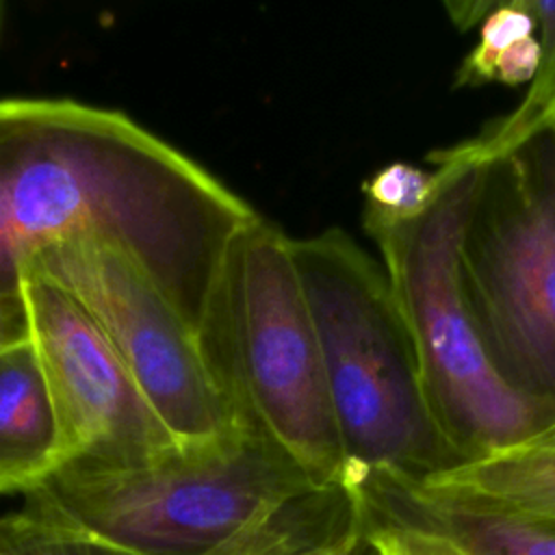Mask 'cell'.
I'll use <instances>...</instances> for the list:
<instances>
[{"mask_svg": "<svg viewBox=\"0 0 555 555\" xmlns=\"http://www.w3.org/2000/svg\"><path fill=\"white\" fill-rule=\"evenodd\" d=\"M258 212L119 111L0 98V297L28 258L91 238L128 258L199 336L236 234Z\"/></svg>", "mask_w": 555, "mask_h": 555, "instance_id": "6da1fadb", "label": "cell"}, {"mask_svg": "<svg viewBox=\"0 0 555 555\" xmlns=\"http://www.w3.org/2000/svg\"><path fill=\"white\" fill-rule=\"evenodd\" d=\"M317 483L251 418L206 447L132 464L72 462L26 503L124 555H241Z\"/></svg>", "mask_w": 555, "mask_h": 555, "instance_id": "7a4b0ae2", "label": "cell"}, {"mask_svg": "<svg viewBox=\"0 0 555 555\" xmlns=\"http://www.w3.org/2000/svg\"><path fill=\"white\" fill-rule=\"evenodd\" d=\"M431 206L412 219L362 210L397 310L405 323L429 410L464 462L527 444L551 423L555 403L514 390L492 366L473 325L460 275V238L481 167L444 147Z\"/></svg>", "mask_w": 555, "mask_h": 555, "instance_id": "3957f363", "label": "cell"}, {"mask_svg": "<svg viewBox=\"0 0 555 555\" xmlns=\"http://www.w3.org/2000/svg\"><path fill=\"white\" fill-rule=\"evenodd\" d=\"M347 460L423 481L462 464L440 431L388 278L345 230L291 238ZM343 483V486H345Z\"/></svg>", "mask_w": 555, "mask_h": 555, "instance_id": "277c9868", "label": "cell"}, {"mask_svg": "<svg viewBox=\"0 0 555 555\" xmlns=\"http://www.w3.org/2000/svg\"><path fill=\"white\" fill-rule=\"evenodd\" d=\"M199 343L241 418H251L312 483H345L347 460L291 236L260 215L230 245Z\"/></svg>", "mask_w": 555, "mask_h": 555, "instance_id": "5b68a950", "label": "cell"}, {"mask_svg": "<svg viewBox=\"0 0 555 555\" xmlns=\"http://www.w3.org/2000/svg\"><path fill=\"white\" fill-rule=\"evenodd\" d=\"M464 299L496 373L555 403V132L481 167L460 238Z\"/></svg>", "mask_w": 555, "mask_h": 555, "instance_id": "8992f818", "label": "cell"}, {"mask_svg": "<svg viewBox=\"0 0 555 555\" xmlns=\"http://www.w3.org/2000/svg\"><path fill=\"white\" fill-rule=\"evenodd\" d=\"M24 271L52 282L98 323L178 447H206L243 423L173 304L119 251L72 238L35 251Z\"/></svg>", "mask_w": 555, "mask_h": 555, "instance_id": "52a82bcc", "label": "cell"}, {"mask_svg": "<svg viewBox=\"0 0 555 555\" xmlns=\"http://www.w3.org/2000/svg\"><path fill=\"white\" fill-rule=\"evenodd\" d=\"M20 299L67 464H132L178 447L76 299L33 271L22 273Z\"/></svg>", "mask_w": 555, "mask_h": 555, "instance_id": "ba28073f", "label": "cell"}, {"mask_svg": "<svg viewBox=\"0 0 555 555\" xmlns=\"http://www.w3.org/2000/svg\"><path fill=\"white\" fill-rule=\"evenodd\" d=\"M69 462L30 340L0 349V496L30 494Z\"/></svg>", "mask_w": 555, "mask_h": 555, "instance_id": "9c48e42d", "label": "cell"}, {"mask_svg": "<svg viewBox=\"0 0 555 555\" xmlns=\"http://www.w3.org/2000/svg\"><path fill=\"white\" fill-rule=\"evenodd\" d=\"M414 486L425 496L460 509L555 529V447H512Z\"/></svg>", "mask_w": 555, "mask_h": 555, "instance_id": "30bf717a", "label": "cell"}, {"mask_svg": "<svg viewBox=\"0 0 555 555\" xmlns=\"http://www.w3.org/2000/svg\"><path fill=\"white\" fill-rule=\"evenodd\" d=\"M241 555H382L358 499L343 486H314L291 499Z\"/></svg>", "mask_w": 555, "mask_h": 555, "instance_id": "8fae6325", "label": "cell"}, {"mask_svg": "<svg viewBox=\"0 0 555 555\" xmlns=\"http://www.w3.org/2000/svg\"><path fill=\"white\" fill-rule=\"evenodd\" d=\"M369 486L410 514L455 535L475 555H555V529L475 514L425 496L412 479L386 470L360 473L353 486Z\"/></svg>", "mask_w": 555, "mask_h": 555, "instance_id": "7c38bea8", "label": "cell"}, {"mask_svg": "<svg viewBox=\"0 0 555 555\" xmlns=\"http://www.w3.org/2000/svg\"><path fill=\"white\" fill-rule=\"evenodd\" d=\"M542 56L520 104L486 126L477 137L444 150L473 165H488L529 139L555 128V0H529Z\"/></svg>", "mask_w": 555, "mask_h": 555, "instance_id": "4fadbf2b", "label": "cell"}, {"mask_svg": "<svg viewBox=\"0 0 555 555\" xmlns=\"http://www.w3.org/2000/svg\"><path fill=\"white\" fill-rule=\"evenodd\" d=\"M347 490L358 499L382 555H475L455 535L410 514L382 492L362 483Z\"/></svg>", "mask_w": 555, "mask_h": 555, "instance_id": "5bb4252c", "label": "cell"}, {"mask_svg": "<svg viewBox=\"0 0 555 555\" xmlns=\"http://www.w3.org/2000/svg\"><path fill=\"white\" fill-rule=\"evenodd\" d=\"M535 35V17L529 0L499 2L479 24V41L460 63L453 87H479L492 82L496 61L520 39Z\"/></svg>", "mask_w": 555, "mask_h": 555, "instance_id": "9a60e30c", "label": "cell"}, {"mask_svg": "<svg viewBox=\"0 0 555 555\" xmlns=\"http://www.w3.org/2000/svg\"><path fill=\"white\" fill-rule=\"evenodd\" d=\"M0 548L11 555H124L78 535L28 503L0 516Z\"/></svg>", "mask_w": 555, "mask_h": 555, "instance_id": "2e32d148", "label": "cell"}, {"mask_svg": "<svg viewBox=\"0 0 555 555\" xmlns=\"http://www.w3.org/2000/svg\"><path fill=\"white\" fill-rule=\"evenodd\" d=\"M440 189V171H425L395 160L362 182L364 208L392 219H412L425 212Z\"/></svg>", "mask_w": 555, "mask_h": 555, "instance_id": "e0dca14e", "label": "cell"}, {"mask_svg": "<svg viewBox=\"0 0 555 555\" xmlns=\"http://www.w3.org/2000/svg\"><path fill=\"white\" fill-rule=\"evenodd\" d=\"M28 340L26 312L20 297H0V349Z\"/></svg>", "mask_w": 555, "mask_h": 555, "instance_id": "ac0fdd59", "label": "cell"}, {"mask_svg": "<svg viewBox=\"0 0 555 555\" xmlns=\"http://www.w3.org/2000/svg\"><path fill=\"white\" fill-rule=\"evenodd\" d=\"M496 4L499 2H490V0H455V2H444V9L449 13V20L455 24V28L466 30L475 24H481Z\"/></svg>", "mask_w": 555, "mask_h": 555, "instance_id": "d6986e66", "label": "cell"}, {"mask_svg": "<svg viewBox=\"0 0 555 555\" xmlns=\"http://www.w3.org/2000/svg\"><path fill=\"white\" fill-rule=\"evenodd\" d=\"M527 444H540V447H555V423H551L544 431H540L533 440Z\"/></svg>", "mask_w": 555, "mask_h": 555, "instance_id": "ffe728a7", "label": "cell"}, {"mask_svg": "<svg viewBox=\"0 0 555 555\" xmlns=\"http://www.w3.org/2000/svg\"><path fill=\"white\" fill-rule=\"evenodd\" d=\"M2 26H4V4L0 2V35H2Z\"/></svg>", "mask_w": 555, "mask_h": 555, "instance_id": "44dd1931", "label": "cell"}, {"mask_svg": "<svg viewBox=\"0 0 555 555\" xmlns=\"http://www.w3.org/2000/svg\"><path fill=\"white\" fill-rule=\"evenodd\" d=\"M0 555H11V553H7V551H2V548H0Z\"/></svg>", "mask_w": 555, "mask_h": 555, "instance_id": "7402d4cb", "label": "cell"}, {"mask_svg": "<svg viewBox=\"0 0 555 555\" xmlns=\"http://www.w3.org/2000/svg\"><path fill=\"white\" fill-rule=\"evenodd\" d=\"M553 132H555V128H553Z\"/></svg>", "mask_w": 555, "mask_h": 555, "instance_id": "603a6c76", "label": "cell"}]
</instances>
